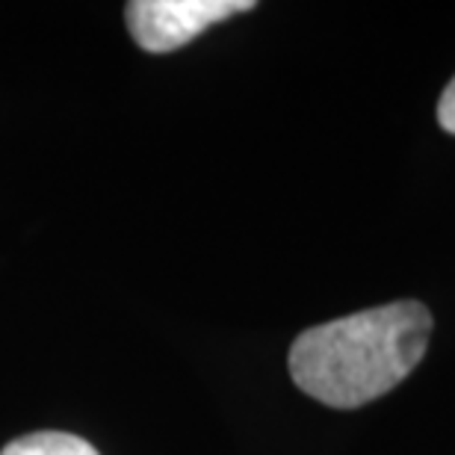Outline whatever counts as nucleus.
I'll return each instance as SVG.
<instances>
[{
    "instance_id": "f257e3e1",
    "label": "nucleus",
    "mask_w": 455,
    "mask_h": 455,
    "mask_svg": "<svg viewBox=\"0 0 455 455\" xmlns=\"http://www.w3.org/2000/svg\"><path fill=\"white\" fill-rule=\"evenodd\" d=\"M429 338V307L399 299L302 331L290 346V376L316 403L361 408L411 376Z\"/></svg>"
},
{
    "instance_id": "f03ea898",
    "label": "nucleus",
    "mask_w": 455,
    "mask_h": 455,
    "mask_svg": "<svg viewBox=\"0 0 455 455\" xmlns=\"http://www.w3.org/2000/svg\"><path fill=\"white\" fill-rule=\"evenodd\" d=\"M251 9V0H131L124 21L142 51L172 53L198 39L207 27Z\"/></svg>"
},
{
    "instance_id": "7ed1b4c3",
    "label": "nucleus",
    "mask_w": 455,
    "mask_h": 455,
    "mask_svg": "<svg viewBox=\"0 0 455 455\" xmlns=\"http://www.w3.org/2000/svg\"><path fill=\"white\" fill-rule=\"evenodd\" d=\"M0 455H101L86 438L68 432H33L9 441Z\"/></svg>"
},
{
    "instance_id": "20e7f679",
    "label": "nucleus",
    "mask_w": 455,
    "mask_h": 455,
    "mask_svg": "<svg viewBox=\"0 0 455 455\" xmlns=\"http://www.w3.org/2000/svg\"><path fill=\"white\" fill-rule=\"evenodd\" d=\"M438 122L443 131L455 136V77L447 84V89H443V95L438 101Z\"/></svg>"
}]
</instances>
